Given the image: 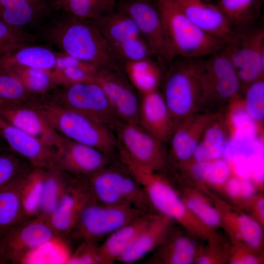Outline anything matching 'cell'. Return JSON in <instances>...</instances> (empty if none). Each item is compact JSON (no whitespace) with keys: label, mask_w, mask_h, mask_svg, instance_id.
Listing matches in <instances>:
<instances>
[{"label":"cell","mask_w":264,"mask_h":264,"mask_svg":"<svg viewBox=\"0 0 264 264\" xmlns=\"http://www.w3.org/2000/svg\"><path fill=\"white\" fill-rule=\"evenodd\" d=\"M38 35L42 43L96 68L122 69L110 45L91 21L56 11Z\"/></svg>","instance_id":"cell-1"},{"label":"cell","mask_w":264,"mask_h":264,"mask_svg":"<svg viewBox=\"0 0 264 264\" xmlns=\"http://www.w3.org/2000/svg\"><path fill=\"white\" fill-rule=\"evenodd\" d=\"M29 102L43 114L60 135L94 147L110 157L116 152L118 154L115 133L107 126L64 107L45 95L34 96Z\"/></svg>","instance_id":"cell-2"},{"label":"cell","mask_w":264,"mask_h":264,"mask_svg":"<svg viewBox=\"0 0 264 264\" xmlns=\"http://www.w3.org/2000/svg\"><path fill=\"white\" fill-rule=\"evenodd\" d=\"M175 57L202 58L222 50L225 42L198 28L175 0H154Z\"/></svg>","instance_id":"cell-3"},{"label":"cell","mask_w":264,"mask_h":264,"mask_svg":"<svg viewBox=\"0 0 264 264\" xmlns=\"http://www.w3.org/2000/svg\"><path fill=\"white\" fill-rule=\"evenodd\" d=\"M144 214L128 204H104L92 199L82 209L67 238L96 242Z\"/></svg>","instance_id":"cell-4"},{"label":"cell","mask_w":264,"mask_h":264,"mask_svg":"<svg viewBox=\"0 0 264 264\" xmlns=\"http://www.w3.org/2000/svg\"><path fill=\"white\" fill-rule=\"evenodd\" d=\"M44 95L64 107L107 126L113 132L121 121L102 88L94 81L57 86Z\"/></svg>","instance_id":"cell-5"},{"label":"cell","mask_w":264,"mask_h":264,"mask_svg":"<svg viewBox=\"0 0 264 264\" xmlns=\"http://www.w3.org/2000/svg\"><path fill=\"white\" fill-rule=\"evenodd\" d=\"M179 58L170 68L163 95L172 118L186 115L191 110L196 99L202 96V58Z\"/></svg>","instance_id":"cell-6"},{"label":"cell","mask_w":264,"mask_h":264,"mask_svg":"<svg viewBox=\"0 0 264 264\" xmlns=\"http://www.w3.org/2000/svg\"><path fill=\"white\" fill-rule=\"evenodd\" d=\"M235 30L222 50L232 62L241 83L249 85L263 77L264 29L255 24Z\"/></svg>","instance_id":"cell-7"},{"label":"cell","mask_w":264,"mask_h":264,"mask_svg":"<svg viewBox=\"0 0 264 264\" xmlns=\"http://www.w3.org/2000/svg\"><path fill=\"white\" fill-rule=\"evenodd\" d=\"M115 7L132 19L152 56L162 63L176 58L154 0H117Z\"/></svg>","instance_id":"cell-8"},{"label":"cell","mask_w":264,"mask_h":264,"mask_svg":"<svg viewBox=\"0 0 264 264\" xmlns=\"http://www.w3.org/2000/svg\"><path fill=\"white\" fill-rule=\"evenodd\" d=\"M57 239L45 218L34 216L0 234V252L7 264H21L34 250Z\"/></svg>","instance_id":"cell-9"},{"label":"cell","mask_w":264,"mask_h":264,"mask_svg":"<svg viewBox=\"0 0 264 264\" xmlns=\"http://www.w3.org/2000/svg\"><path fill=\"white\" fill-rule=\"evenodd\" d=\"M93 81L102 88L121 121L138 125L140 97L122 69L98 68Z\"/></svg>","instance_id":"cell-10"},{"label":"cell","mask_w":264,"mask_h":264,"mask_svg":"<svg viewBox=\"0 0 264 264\" xmlns=\"http://www.w3.org/2000/svg\"><path fill=\"white\" fill-rule=\"evenodd\" d=\"M70 176L68 186L46 220L58 239H67L85 206L92 198L84 179Z\"/></svg>","instance_id":"cell-11"},{"label":"cell","mask_w":264,"mask_h":264,"mask_svg":"<svg viewBox=\"0 0 264 264\" xmlns=\"http://www.w3.org/2000/svg\"><path fill=\"white\" fill-rule=\"evenodd\" d=\"M53 0H0V21L37 35L56 13Z\"/></svg>","instance_id":"cell-12"},{"label":"cell","mask_w":264,"mask_h":264,"mask_svg":"<svg viewBox=\"0 0 264 264\" xmlns=\"http://www.w3.org/2000/svg\"><path fill=\"white\" fill-rule=\"evenodd\" d=\"M114 132L118 151L134 162L154 169L161 162V141L138 125L121 121Z\"/></svg>","instance_id":"cell-13"},{"label":"cell","mask_w":264,"mask_h":264,"mask_svg":"<svg viewBox=\"0 0 264 264\" xmlns=\"http://www.w3.org/2000/svg\"><path fill=\"white\" fill-rule=\"evenodd\" d=\"M0 134L8 147L32 167L55 168L58 152L56 147L12 126L0 117Z\"/></svg>","instance_id":"cell-14"},{"label":"cell","mask_w":264,"mask_h":264,"mask_svg":"<svg viewBox=\"0 0 264 264\" xmlns=\"http://www.w3.org/2000/svg\"><path fill=\"white\" fill-rule=\"evenodd\" d=\"M110 158L94 147L62 136L55 168L70 176L86 177L108 166Z\"/></svg>","instance_id":"cell-15"},{"label":"cell","mask_w":264,"mask_h":264,"mask_svg":"<svg viewBox=\"0 0 264 264\" xmlns=\"http://www.w3.org/2000/svg\"><path fill=\"white\" fill-rule=\"evenodd\" d=\"M0 117L12 126L45 141L58 150L62 146V136L29 101L0 103Z\"/></svg>","instance_id":"cell-16"},{"label":"cell","mask_w":264,"mask_h":264,"mask_svg":"<svg viewBox=\"0 0 264 264\" xmlns=\"http://www.w3.org/2000/svg\"><path fill=\"white\" fill-rule=\"evenodd\" d=\"M188 18L207 34L228 43L235 29L216 5L210 0H175Z\"/></svg>","instance_id":"cell-17"},{"label":"cell","mask_w":264,"mask_h":264,"mask_svg":"<svg viewBox=\"0 0 264 264\" xmlns=\"http://www.w3.org/2000/svg\"><path fill=\"white\" fill-rule=\"evenodd\" d=\"M138 125L161 142L171 137L172 118L157 90L141 95Z\"/></svg>","instance_id":"cell-18"},{"label":"cell","mask_w":264,"mask_h":264,"mask_svg":"<svg viewBox=\"0 0 264 264\" xmlns=\"http://www.w3.org/2000/svg\"><path fill=\"white\" fill-rule=\"evenodd\" d=\"M31 167L0 188V234L29 218L23 205V193Z\"/></svg>","instance_id":"cell-19"},{"label":"cell","mask_w":264,"mask_h":264,"mask_svg":"<svg viewBox=\"0 0 264 264\" xmlns=\"http://www.w3.org/2000/svg\"><path fill=\"white\" fill-rule=\"evenodd\" d=\"M58 57L53 48L44 43L23 45L0 55V67L18 65L51 71Z\"/></svg>","instance_id":"cell-20"},{"label":"cell","mask_w":264,"mask_h":264,"mask_svg":"<svg viewBox=\"0 0 264 264\" xmlns=\"http://www.w3.org/2000/svg\"><path fill=\"white\" fill-rule=\"evenodd\" d=\"M92 22L107 41L111 49L128 40L142 37L132 19L125 13L115 7L110 12Z\"/></svg>","instance_id":"cell-21"},{"label":"cell","mask_w":264,"mask_h":264,"mask_svg":"<svg viewBox=\"0 0 264 264\" xmlns=\"http://www.w3.org/2000/svg\"><path fill=\"white\" fill-rule=\"evenodd\" d=\"M150 220V218L144 214L107 236L104 242L99 246L104 264H112L117 260L146 226Z\"/></svg>","instance_id":"cell-22"},{"label":"cell","mask_w":264,"mask_h":264,"mask_svg":"<svg viewBox=\"0 0 264 264\" xmlns=\"http://www.w3.org/2000/svg\"><path fill=\"white\" fill-rule=\"evenodd\" d=\"M122 70L139 96L157 90L161 71L151 58L126 62L122 65Z\"/></svg>","instance_id":"cell-23"},{"label":"cell","mask_w":264,"mask_h":264,"mask_svg":"<svg viewBox=\"0 0 264 264\" xmlns=\"http://www.w3.org/2000/svg\"><path fill=\"white\" fill-rule=\"evenodd\" d=\"M70 176L56 168H45L40 194L38 215L46 219L66 190Z\"/></svg>","instance_id":"cell-24"},{"label":"cell","mask_w":264,"mask_h":264,"mask_svg":"<svg viewBox=\"0 0 264 264\" xmlns=\"http://www.w3.org/2000/svg\"><path fill=\"white\" fill-rule=\"evenodd\" d=\"M264 0H217L216 5L235 29L256 24Z\"/></svg>","instance_id":"cell-25"},{"label":"cell","mask_w":264,"mask_h":264,"mask_svg":"<svg viewBox=\"0 0 264 264\" xmlns=\"http://www.w3.org/2000/svg\"><path fill=\"white\" fill-rule=\"evenodd\" d=\"M107 168L116 190L124 203L145 213L148 199L138 182L124 166V169L108 166Z\"/></svg>","instance_id":"cell-26"},{"label":"cell","mask_w":264,"mask_h":264,"mask_svg":"<svg viewBox=\"0 0 264 264\" xmlns=\"http://www.w3.org/2000/svg\"><path fill=\"white\" fill-rule=\"evenodd\" d=\"M115 4L113 0H53L56 11L91 22L114 9Z\"/></svg>","instance_id":"cell-27"},{"label":"cell","mask_w":264,"mask_h":264,"mask_svg":"<svg viewBox=\"0 0 264 264\" xmlns=\"http://www.w3.org/2000/svg\"><path fill=\"white\" fill-rule=\"evenodd\" d=\"M163 223L150 220L146 226L117 260L124 264H132L149 253L155 246L161 236L164 227Z\"/></svg>","instance_id":"cell-28"},{"label":"cell","mask_w":264,"mask_h":264,"mask_svg":"<svg viewBox=\"0 0 264 264\" xmlns=\"http://www.w3.org/2000/svg\"><path fill=\"white\" fill-rule=\"evenodd\" d=\"M3 68L18 77L33 96L45 95L57 86L51 71L18 65Z\"/></svg>","instance_id":"cell-29"},{"label":"cell","mask_w":264,"mask_h":264,"mask_svg":"<svg viewBox=\"0 0 264 264\" xmlns=\"http://www.w3.org/2000/svg\"><path fill=\"white\" fill-rule=\"evenodd\" d=\"M33 96L15 75L0 67V103H21Z\"/></svg>","instance_id":"cell-30"},{"label":"cell","mask_w":264,"mask_h":264,"mask_svg":"<svg viewBox=\"0 0 264 264\" xmlns=\"http://www.w3.org/2000/svg\"><path fill=\"white\" fill-rule=\"evenodd\" d=\"M224 143L222 131L219 127L213 126L207 129L193 155L198 162L218 159L222 155Z\"/></svg>","instance_id":"cell-31"},{"label":"cell","mask_w":264,"mask_h":264,"mask_svg":"<svg viewBox=\"0 0 264 264\" xmlns=\"http://www.w3.org/2000/svg\"><path fill=\"white\" fill-rule=\"evenodd\" d=\"M42 43L39 35L27 33L0 21V55L20 46Z\"/></svg>","instance_id":"cell-32"},{"label":"cell","mask_w":264,"mask_h":264,"mask_svg":"<svg viewBox=\"0 0 264 264\" xmlns=\"http://www.w3.org/2000/svg\"><path fill=\"white\" fill-rule=\"evenodd\" d=\"M31 166L8 147H0V188Z\"/></svg>","instance_id":"cell-33"},{"label":"cell","mask_w":264,"mask_h":264,"mask_svg":"<svg viewBox=\"0 0 264 264\" xmlns=\"http://www.w3.org/2000/svg\"><path fill=\"white\" fill-rule=\"evenodd\" d=\"M194 175L198 178L212 183L220 184L226 181L230 174V167L226 159L200 161L193 167Z\"/></svg>","instance_id":"cell-34"},{"label":"cell","mask_w":264,"mask_h":264,"mask_svg":"<svg viewBox=\"0 0 264 264\" xmlns=\"http://www.w3.org/2000/svg\"><path fill=\"white\" fill-rule=\"evenodd\" d=\"M112 49L122 66L126 62L152 57L147 44L142 37L126 41L113 47Z\"/></svg>","instance_id":"cell-35"},{"label":"cell","mask_w":264,"mask_h":264,"mask_svg":"<svg viewBox=\"0 0 264 264\" xmlns=\"http://www.w3.org/2000/svg\"><path fill=\"white\" fill-rule=\"evenodd\" d=\"M246 111L254 120L263 121L264 118V82L260 78L250 84L245 96Z\"/></svg>","instance_id":"cell-36"},{"label":"cell","mask_w":264,"mask_h":264,"mask_svg":"<svg viewBox=\"0 0 264 264\" xmlns=\"http://www.w3.org/2000/svg\"><path fill=\"white\" fill-rule=\"evenodd\" d=\"M231 122L234 128L233 140L244 142L256 138L255 121L246 110L241 108L234 110L231 115Z\"/></svg>","instance_id":"cell-37"},{"label":"cell","mask_w":264,"mask_h":264,"mask_svg":"<svg viewBox=\"0 0 264 264\" xmlns=\"http://www.w3.org/2000/svg\"><path fill=\"white\" fill-rule=\"evenodd\" d=\"M172 149L176 156L184 160L193 155L198 142L191 132L186 128L179 127L172 135Z\"/></svg>","instance_id":"cell-38"},{"label":"cell","mask_w":264,"mask_h":264,"mask_svg":"<svg viewBox=\"0 0 264 264\" xmlns=\"http://www.w3.org/2000/svg\"><path fill=\"white\" fill-rule=\"evenodd\" d=\"M96 70L79 66H71L55 70L52 71V74L57 86H68L93 81V77Z\"/></svg>","instance_id":"cell-39"},{"label":"cell","mask_w":264,"mask_h":264,"mask_svg":"<svg viewBox=\"0 0 264 264\" xmlns=\"http://www.w3.org/2000/svg\"><path fill=\"white\" fill-rule=\"evenodd\" d=\"M75 251L67 259L71 264H105L96 242H81Z\"/></svg>","instance_id":"cell-40"},{"label":"cell","mask_w":264,"mask_h":264,"mask_svg":"<svg viewBox=\"0 0 264 264\" xmlns=\"http://www.w3.org/2000/svg\"><path fill=\"white\" fill-rule=\"evenodd\" d=\"M238 223L241 235L245 242L251 246H258L263 234L259 224L245 215L239 218Z\"/></svg>","instance_id":"cell-41"},{"label":"cell","mask_w":264,"mask_h":264,"mask_svg":"<svg viewBox=\"0 0 264 264\" xmlns=\"http://www.w3.org/2000/svg\"><path fill=\"white\" fill-rule=\"evenodd\" d=\"M169 261L173 264H189L192 263L195 252L192 243L186 238L180 237L174 243Z\"/></svg>","instance_id":"cell-42"},{"label":"cell","mask_w":264,"mask_h":264,"mask_svg":"<svg viewBox=\"0 0 264 264\" xmlns=\"http://www.w3.org/2000/svg\"><path fill=\"white\" fill-rule=\"evenodd\" d=\"M188 208L204 223L209 226H216L220 221L217 211L198 198H192L188 201Z\"/></svg>","instance_id":"cell-43"},{"label":"cell","mask_w":264,"mask_h":264,"mask_svg":"<svg viewBox=\"0 0 264 264\" xmlns=\"http://www.w3.org/2000/svg\"><path fill=\"white\" fill-rule=\"evenodd\" d=\"M240 192L245 198L250 197L254 194V186L249 178L242 179Z\"/></svg>","instance_id":"cell-44"},{"label":"cell","mask_w":264,"mask_h":264,"mask_svg":"<svg viewBox=\"0 0 264 264\" xmlns=\"http://www.w3.org/2000/svg\"><path fill=\"white\" fill-rule=\"evenodd\" d=\"M227 189L231 196H237L240 193L241 181L235 178L230 179L227 182Z\"/></svg>","instance_id":"cell-45"},{"label":"cell","mask_w":264,"mask_h":264,"mask_svg":"<svg viewBox=\"0 0 264 264\" xmlns=\"http://www.w3.org/2000/svg\"><path fill=\"white\" fill-rule=\"evenodd\" d=\"M233 263L238 264H255L258 263V261L254 257L248 256L240 260H236Z\"/></svg>","instance_id":"cell-46"},{"label":"cell","mask_w":264,"mask_h":264,"mask_svg":"<svg viewBox=\"0 0 264 264\" xmlns=\"http://www.w3.org/2000/svg\"><path fill=\"white\" fill-rule=\"evenodd\" d=\"M258 208L259 213L262 217L264 218V200L263 198L260 199L258 203Z\"/></svg>","instance_id":"cell-47"},{"label":"cell","mask_w":264,"mask_h":264,"mask_svg":"<svg viewBox=\"0 0 264 264\" xmlns=\"http://www.w3.org/2000/svg\"><path fill=\"white\" fill-rule=\"evenodd\" d=\"M198 263L199 264H207L210 263V260L207 257H202L199 258Z\"/></svg>","instance_id":"cell-48"},{"label":"cell","mask_w":264,"mask_h":264,"mask_svg":"<svg viewBox=\"0 0 264 264\" xmlns=\"http://www.w3.org/2000/svg\"><path fill=\"white\" fill-rule=\"evenodd\" d=\"M7 264L0 252V264Z\"/></svg>","instance_id":"cell-49"},{"label":"cell","mask_w":264,"mask_h":264,"mask_svg":"<svg viewBox=\"0 0 264 264\" xmlns=\"http://www.w3.org/2000/svg\"><path fill=\"white\" fill-rule=\"evenodd\" d=\"M1 139H2V138H1V136L0 134V140H1Z\"/></svg>","instance_id":"cell-50"},{"label":"cell","mask_w":264,"mask_h":264,"mask_svg":"<svg viewBox=\"0 0 264 264\" xmlns=\"http://www.w3.org/2000/svg\"><path fill=\"white\" fill-rule=\"evenodd\" d=\"M115 2V1L117 0H113Z\"/></svg>","instance_id":"cell-51"}]
</instances>
